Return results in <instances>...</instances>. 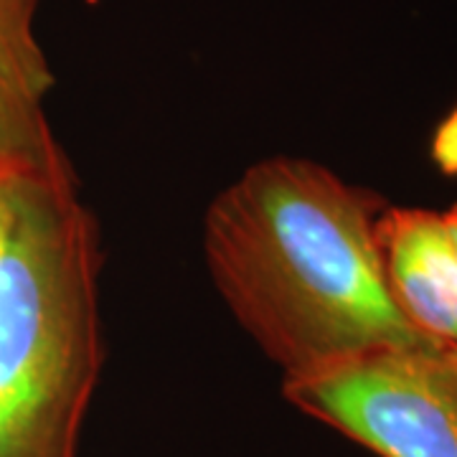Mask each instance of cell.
I'll return each mask as SVG.
<instances>
[{
    "label": "cell",
    "mask_w": 457,
    "mask_h": 457,
    "mask_svg": "<svg viewBox=\"0 0 457 457\" xmlns=\"http://www.w3.org/2000/svg\"><path fill=\"white\" fill-rule=\"evenodd\" d=\"M384 209L374 191L305 158H264L212 201L204 252L213 285L285 378L429 343L386 287L376 239Z\"/></svg>",
    "instance_id": "6da1fadb"
},
{
    "label": "cell",
    "mask_w": 457,
    "mask_h": 457,
    "mask_svg": "<svg viewBox=\"0 0 457 457\" xmlns=\"http://www.w3.org/2000/svg\"><path fill=\"white\" fill-rule=\"evenodd\" d=\"M38 8L41 0H0V66L46 99L56 79L36 33Z\"/></svg>",
    "instance_id": "8992f818"
},
{
    "label": "cell",
    "mask_w": 457,
    "mask_h": 457,
    "mask_svg": "<svg viewBox=\"0 0 457 457\" xmlns=\"http://www.w3.org/2000/svg\"><path fill=\"white\" fill-rule=\"evenodd\" d=\"M394 305L422 338L457 345V249L445 216L386 206L376 227Z\"/></svg>",
    "instance_id": "277c9868"
},
{
    "label": "cell",
    "mask_w": 457,
    "mask_h": 457,
    "mask_svg": "<svg viewBox=\"0 0 457 457\" xmlns=\"http://www.w3.org/2000/svg\"><path fill=\"white\" fill-rule=\"evenodd\" d=\"M44 102L0 66V179L66 155L51 132Z\"/></svg>",
    "instance_id": "5b68a950"
},
{
    "label": "cell",
    "mask_w": 457,
    "mask_h": 457,
    "mask_svg": "<svg viewBox=\"0 0 457 457\" xmlns=\"http://www.w3.org/2000/svg\"><path fill=\"white\" fill-rule=\"evenodd\" d=\"M432 158H435V163L440 165L442 173L457 176V107L435 132Z\"/></svg>",
    "instance_id": "52a82bcc"
},
{
    "label": "cell",
    "mask_w": 457,
    "mask_h": 457,
    "mask_svg": "<svg viewBox=\"0 0 457 457\" xmlns=\"http://www.w3.org/2000/svg\"><path fill=\"white\" fill-rule=\"evenodd\" d=\"M99 264L66 155L0 179V457H77L104 359Z\"/></svg>",
    "instance_id": "7a4b0ae2"
},
{
    "label": "cell",
    "mask_w": 457,
    "mask_h": 457,
    "mask_svg": "<svg viewBox=\"0 0 457 457\" xmlns=\"http://www.w3.org/2000/svg\"><path fill=\"white\" fill-rule=\"evenodd\" d=\"M282 392L378 457H457V345L384 348L285 378Z\"/></svg>",
    "instance_id": "3957f363"
},
{
    "label": "cell",
    "mask_w": 457,
    "mask_h": 457,
    "mask_svg": "<svg viewBox=\"0 0 457 457\" xmlns=\"http://www.w3.org/2000/svg\"><path fill=\"white\" fill-rule=\"evenodd\" d=\"M442 216H445L447 231H450V237H453V242H455V249H457V204L453 206V209H447Z\"/></svg>",
    "instance_id": "ba28073f"
}]
</instances>
